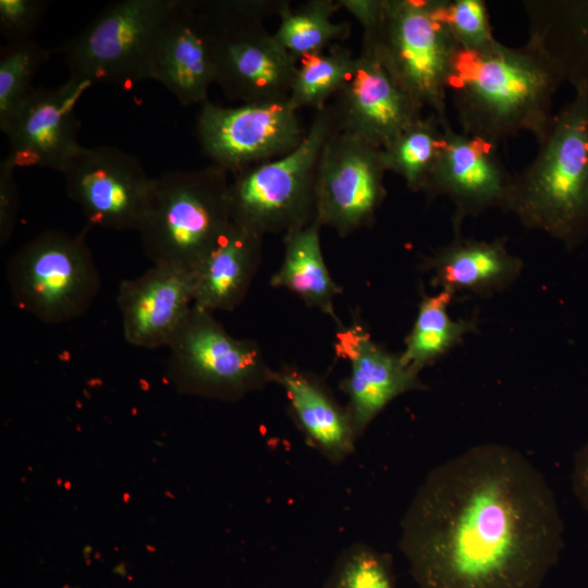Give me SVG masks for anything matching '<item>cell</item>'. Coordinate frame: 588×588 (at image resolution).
Masks as SVG:
<instances>
[{"label": "cell", "mask_w": 588, "mask_h": 588, "mask_svg": "<svg viewBox=\"0 0 588 588\" xmlns=\"http://www.w3.org/2000/svg\"><path fill=\"white\" fill-rule=\"evenodd\" d=\"M15 168L4 158L0 162V245L3 247L14 233L20 195L15 181Z\"/></svg>", "instance_id": "obj_33"}, {"label": "cell", "mask_w": 588, "mask_h": 588, "mask_svg": "<svg viewBox=\"0 0 588 588\" xmlns=\"http://www.w3.org/2000/svg\"><path fill=\"white\" fill-rule=\"evenodd\" d=\"M362 44L422 109L449 120V83L461 49L438 0H383L379 19L364 30Z\"/></svg>", "instance_id": "obj_6"}, {"label": "cell", "mask_w": 588, "mask_h": 588, "mask_svg": "<svg viewBox=\"0 0 588 588\" xmlns=\"http://www.w3.org/2000/svg\"><path fill=\"white\" fill-rule=\"evenodd\" d=\"M334 99L331 105L339 130L380 149L424 117L422 108L363 44Z\"/></svg>", "instance_id": "obj_15"}, {"label": "cell", "mask_w": 588, "mask_h": 588, "mask_svg": "<svg viewBox=\"0 0 588 588\" xmlns=\"http://www.w3.org/2000/svg\"><path fill=\"white\" fill-rule=\"evenodd\" d=\"M305 133L289 99L237 107L208 100L200 106L196 122L204 155L229 174L290 152Z\"/></svg>", "instance_id": "obj_11"}, {"label": "cell", "mask_w": 588, "mask_h": 588, "mask_svg": "<svg viewBox=\"0 0 588 588\" xmlns=\"http://www.w3.org/2000/svg\"><path fill=\"white\" fill-rule=\"evenodd\" d=\"M262 236L231 221L216 247L194 272V305L233 311L245 299L262 259Z\"/></svg>", "instance_id": "obj_21"}, {"label": "cell", "mask_w": 588, "mask_h": 588, "mask_svg": "<svg viewBox=\"0 0 588 588\" xmlns=\"http://www.w3.org/2000/svg\"><path fill=\"white\" fill-rule=\"evenodd\" d=\"M89 226L76 236L44 231L10 257L9 286L21 310L54 324L75 319L90 307L100 275L85 242Z\"/></svg>", "instance_id": "obj_9"}, {"label": "cell", "mask_w": 588, "mask_h": 588, "mask_svg": "<svg viewBox=\"0 0 588 588\" xmlns=\"http://www.w3.org/2000/svg\"><path fill=\"white\" fill-rule=\"evenodd\" d=\"M341 9H345L360 24L363 32L372 27L382 11L383 0H338Z\"/></svg>", "instance_id": "obj_34"}, {"label": "cell", "mask_w": 588, "mask_h": 588, "mask_svg": "<svg viewBox=\"0 0 588 588\" xmlns=\"http://www.w3.org/2000/svg\"><path fill=\"white\" fill-rule=\"evenodd\" d=\"M274 383L282 388L289 413L306 443L326 461L339 465L355 452L358 438L347 406L319 376L283 364L275 370Z\"/></svg>", "instance_id": "obj_20"}, {"label": "cell", "mask_w": 588, "mask_h": 588, "mask_svg": "<svg viewBox=\"0 0 588 588\" xmlns=\"http://www.w3.org/2000/svg\"><path fill=\"white\" fill-rule=\"evenodd\" d=\"M54 53L33 39L5 44L0 51V130L35 87L37 71Z\"/></svg>", "instance_id": "obj_29"}, {"label": "cell", "mask_w": 588, "mask_h": 588, "mask_svg": "<svg viewBox=\"0 0 588 588\" xmlns=\"http://www.w3.org/2000/svg\"><path fill=\"white\" fill-rule=\"evenodd\" d=\"M507 210L569 248L588 238V90H575L534 160L513 174Z\"/></svg>", "instance_id": "obj_3"}, {"label": "cell", "mask_w": 588, "mask_h": 588, "mask_svg": "<svg viewBox=\"0 0 588 588\" xmlns=\"http://www.w3.org/2000/svg\"><path fill=\"white\" fill-rule=\"evenodd\" d=\"M229 182L212 163L155 177L138 230L154 266L194 271L207 257L231 224Z\"/></svg>", "instance_id": "obj_4"}, {"label": "cell", "mask_w": 588, "mask_h": 588, "mask_svg": "<svg viewBox=\"0 0 588 588\" xmlns=\"http://www.w3.org/2000/svg\"><path fill=\"white\" fill-rule=\"evenodd\" d=\"M199 8L210 22L217 84L242 103L289 99L298 61L265 28L281 1L206 0Z\"/></svg>", "instance_id": "obj_7"}, {"label": "cell", "mask_w": 588, "mask_h": 588, "mask_svg": "<svg viewBox=\"0 0 588 588\" xmlns=\"http://www.w3.org/2000/svg\"><path fill=\"white\" fill-rule=\"evenodd\" d=\"M436 113L421 117L401 132L382 151L387 171L403 177L413 192H426L443 143V124Z\"/></svg>", "instance_id": "obj_27"}, {"label": "cell", "mask_w": 588, "mask_h": 588, "mask_svg": "<svg viewBox=\"0 0 588 588\" xmlns=\"http://www.w3.org/2000/svg\"><path fill=\"white\" fill-rule=\"evenodd\" d=\"M513 174L497 145L443 124V143L426 194L448 196L455 206L454 223L489 208L507 210Z\"/></svg>", "instance_id": "obj_16"}, {"label": "cell", "mask_w": 588, "mask_h": 588, "mask_svg": "<svg viewBox=\"0 0 588 588\" xmlns=\"http://www.w3.org/2000/svg\"><path fill=\"white\" fill-rule=\"evenodd\" d=\"M213 33L198 1L177 0L157 39L151 79L183 106L204 105L215 84Z\"/></svg>", "instance_id": "obj_18"}, {"label": "cell", "mask_w": 588, "mask_h": 588, "mask_svg": "<svg viewBox=\"0 0 588 588\" xmlns=\"http://www.w3.org/2000/svg\"><path fill=\"white\" fill-rule=\"evenodd\" d=\"M453 294L446 290L433 295L422 294L416 319L400 354L402 362L417 373L475 329L468 320H453L450 317L448 309Z\"/></svg>", "instance_id": "obj_25"}, {"label": "cell", "mask_w": 588, "mask_h": 588, "mask_svg": "<svg viewBox=\"0 0 588 588\" xmlns=\"http://www.w3.org/2000/svg\"><path fill=\"white\" fill-rule=\"evenodd\" d=\"M194 272L152 266L120 283L117 303L124 339L133 346H168L194 305Z\"/></svg>", "instance_id": "obj_19"}, {"label": "cell", "mask_w": 588, "mask_h": 588, "mask_svg": "<svg viewBox=\"0 0 588 588\" xmlns=\"http://www.w3.org/2000/svg\"><path fill=\"white\" fill-rule=\"evenodd\" d=\"M564 525L543 475L520 452L473 446L429 471L401 522L418 588H540Z\"/></svg>", "instance_id": "obj_1"}, {"label": "cell", "mask_w": 588, "mask_h": 588, "mask_svg": "<svg viewBox=\"0 0 588 588\" xmlns=\"http://www.w3.org/2000/svg\"><path fill=\"white\" fill-rule=\"evenodd\" d=\"M336 354L348 360L350 372L340 388L347 396V409L359 439L373 419L396 397L424 390L419 373L380 345L357 321L339 327Z\"/></svg>", "instance_id": "obj_17"}, {"label": "cell", "mask_w": 588, "mask_h": 588, "mask_svg": "<svg viewBox=\"0 0 588 588\" xmlns=\"http://www.w3.org/2000/svg\"><path fill=\"white\" fill-rule=\"evenodd\" d=\"M440 14L461 50L476 52L492 46L493 36L482 0H438Z\"/></svg>", "instance_id": "obj_31"}, {"label": "cell", "mask_w": 588, "mask_h": 588, "mask_svg": "<svg viewBox=\"0 0 588 588\" xmlns=\"http://www.w3.org/2000/svg\"><path fill=\"white\" fill-rule=\"evenodd\" d=\"M380 148L335 130L322 149L316 181V221L346 236L370 225L385 197Z\"/></svg>", "instance_id": "obj_12"}, {"label": "cell", "mask_w": 588, "mask_h": 588, "mask_svg": "<svg viewBox=\"0 0 588 588\" xmlns=\"http://www.w3.org/2000/svg\"><path fill=\"white\" fill-rule=\"evenodd\" d=\"M322 588H395L392 556L364 543L344 548Z\"/></svg>", "instance_id": "obj_30"}, {"label": "cell", "mask_w": 588, "mask_h": 588, "mask_svg": "<svg viewBox=\"0 0 588 588\" xmlns=\"http://www.w3.org/2000/svg\"><path fill=\"white\" fill-rule=\"evenodd\" d=\"M572 487L580 505L588 512V441L575 454Z\"/></svg>", "instance_id": "obj_35"}, {"label": "cell", "mask_w": 588, "mask_h": 588, "mask_svg": "<svg viewBox=\"0 0 588 588\" xmlns=\"http://www.w3.org/2000/svg\"><path fill=\"white\" fill-rule=\"evenodd\" d=\"M355 62L352 51L339 44L328 52L309 56L297 65L289 101L298 111L315 110L328 105V99L341 89Z\"/></svg>", "instance_id": "obj_28"}, {"label": "cell", "mask_w": 588, "mask_h": 588, "mask_svg": "<svg viewBox=\"0 0 588 588\" xmlns=\"http://www.w3.org/2000/svg\"><path fill=\"white\" fill-rule=\"evenodd\" d=\"M62 174L68 196L87 224L138 232L155 177L136 156L114 146L84 147Z\"/></svg>", "instance_id": "obj_13"}, {"label": "cell", "mask_w": 588, "mask_h": 588, "mask_svg": "<svg viewBox=\"0 0 588 588\" xmlns=\"http://www.w3.org/2000/svg\"><path fill=\"white\" fill-rule=\"evenodd\" d=\"M340 9L334 0H311L297 8L282 0L277 13L279 25L273 36L297 61L324 52L326 48L351 35V24L332 20Z\"/></svg>", "instance_id": "obj_26"}, {"label": "cell", "mask_w": 588, "mask_h": 588, "mask_svg": "<svg viewBox=\"0 0 588 588\" xmlns=\"http://www.w3.org/2000/svg\"><path fill=\"white\" fill-rule=\"evenodd\" d=\"M94 84L69 76L53 88H34L2 132L10 150L5 159L15 168H48L63 172L84 147L78 143L75 108Z\"/></svg>", "instance_id": "obj_14"}, {"label": "cell", "mask_w": 588, "mask_h": 588, "mask_svg": "<svg viewBox=\"0 0 588 588\" xmlns=\"http://www.w3.org/2000/svg\"><path fill=\"white\" fill-rule=\"evenodd\" d=\"M529 40L575 90H588V0H525Z\"/></svg>", "instance_id": "obj_22"}, {"label": "cell", "mask_w": 588, "mask_h": 588, "mask_svg": "<svg viewBox=\"0 0 588 588\" xmlns=\"http://www.w3.org/2000/svg\"><path fill=\"white\" fill-rule=\"evenodd\" d=\"M319 222L284 234V253L270 285L297 295L308 307L330 316L339 327L342 322L334 311V301L342 289L333 280L324 262Z\"/></svg>", "instance_id": "obj_24"}, {"label": "cell", "mask_w": 588, "mask_h": 588, "mask_svg": "<svg viewBox=\"0 0 588 588\" xmlns=\"http://www.w3.org/2000/svg\"><path fill=\"white\" fill-rule=\"evenodd\" d=\"M177 0H121L106 5L81 33L54 48L70 76L128 88L151 79L160 30Z\"/></svg>", "instance_id": "obj_10"}, {"label": "cell", "mask_w": 588, "mask_h": 588, "mask_svg": "<svg viewBox=\"0 0 588 588\" xmlns=\"http://www.w3.org/2000/svg\"><path fill=\"white\" fill-rule=\"evenodd\" d=\"M50 1L0 0V30L7 44L32 39Z\"/></svg>", "instance_id": "obj_32"}, {"label": "cell", "mask_w": 588, "mask_h": 588, "mask_svg": "<svg viewBox=\"0 0 588 588\" xmlns=\"http://www.w3.org/2000/svg\"><path fill=\"white\" fill-rule=\"evenodd\" d=\"M167 347L168 376L182 393L232 402L274 383L258 342L234 338L195 305Z\"/></svg>", "instance_id": "obj_8"}, {"label": "cell", "mask_w": 588, "mask_h": 588, "mask_svg": "<svg viewBox=\"0 0 588 588\" xmlns=\"http://www.w3.org/2000/svg\"><path fill=\"white\" fill-rule=\"evenodd\" d=\"M425 266L441 290L481 294L510 284L518 275L522 262L509 253L504 238L488 242L458 236L429 257Z\"/></svg>", "instance_id": "obj_23"}, {"label": "cell", "mask_w": 588, "mask_h": 588, "mask_svg": "<svg viewBox=\"0 0 588 588\" xmlns=\"http://www.w3.org/2000/svg\"><path fill=\"white\" fill-rule=\"evenodd\" d=\"M338 128L328 103L315 110L304 138L293 150L233 173L228 188L231 221L262 237L286 234L316 221L319 160Z\"/></svg>", "instance_id": "obj_5"}, {"label": "cell", "mask_w": 588, "mask_h": 588, "mask_svg": "<svg viewBox=\"0 0 588 588\" xmlns=\"http://www.w3.org/2000/svg\"><path fill=\"white\" fill-rule=\"evenodd\" d=\"M565 82L561 71L535 42L461 50L448 95L461 131L493 145L526 132L537 143L553 120V97Z\"/></svg>", "instance_id": "obj_2"}]
</instances>
